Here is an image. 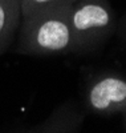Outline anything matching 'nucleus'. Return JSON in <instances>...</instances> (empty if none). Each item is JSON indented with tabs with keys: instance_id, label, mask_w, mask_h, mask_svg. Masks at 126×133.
I'll use <instances>...</instances> for the list:
<instances>
[{
	"instance_id": "f257e3e1",
	"label": "nucleus",
	"mask_w": 126,
	"mask_h": 133,
	"mask_svg": "<svg viewBox=\"0 0 126 133\" xmlns=\"http://www.w3.org/2000/svg\"><path fill=\"white\" fill-rule=\"evenodd\" d=\"M69 7L44 8L23 17L16 52L25 56H52L74 51Z\"/></svg>"
},
{
	"instance_id": "f03ea898",
	"label": "nucleus",
	"mask_w": 126,
	"mask_h": 133,
	"mask_svg": "<svg viewBox=\"0 0 126 133\" xmlns=\"http://www.w3.org/2000/svg\"><path fill=\"white\" fill-rule=\"evenodd\" d=\"M74 49H86L102 39L113 25V12L106 0H74L69 7Z\"/></svg>"
},
{
	"instance_id": "7ed1b4c3",
	"label": "nucleus",
	"mask_w": 126,
	"mask_h": 133,
	"mask_svg": "<svg viewBox=\"0 0 126 133\" xmlns=\"http://www.w3.org/2000/svg\"><path fill=\"white\" fill-rule=\"evenodd\" d=\"M88 104L98 113L126 110V79L120 76L97 79L88 91Z\"/></svg>"
},
{
	"instance_id": "20e7f679",
	"label": "nucleus",
	"mask_w": 126,
	"mask_h": 133,
	"mask_svg": "<svg viewBox=\"0 0 126 133\" xmlns=\"http://www.w3.org/2000/svg\"><path fill=\"white\" fill-rule=\"evenodd\" d=\"M82 115L72 105H62L52 110L51 115L41 123L31 127L29 132L57 133V132H76L81 125Z\"/></svg>"
},
{
	"instance_id": "39448f33",
	"label": "nucleus",
	"mask_w": 126,
	"mask_h": 133,
	"mask_svg": "<svg viewBox=\"0 0 126 133\" xmlns=\"http://www.w3.org/2000/svg\"><path fill=\"white\" fill-rule=\"evenodd\" d=\"M21 23V0H0V53L12 44Z\"/></svg>"
},
{
	"instance_id": "423d86ee",
	"label": "nucleus",
	"mask_w": 126,
	"mask_h": 133,
	"mask_svg": "<svg viewBox=\"0 0 126 133\" xmlns=\"http://www.w3.org/2000/svg\"><path fill=\"white\" fill-rule=\"evenodd\" d=\"M74 0H21V19L44 8L71 5Z\"/></svg>"
}]
</instances>
